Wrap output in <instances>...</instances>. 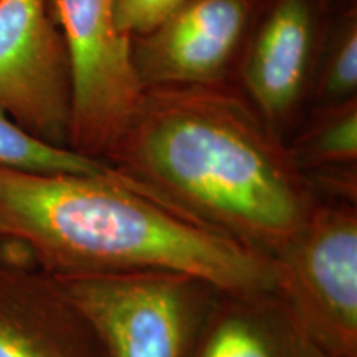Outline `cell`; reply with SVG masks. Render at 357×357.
I'll return each mask as SVG.
<instances>
[{
  "label": "cell",
  "instance_id": "9a60e30c",
  "mask_svg": "<svg viewBox=\"0 0 357 357\" xmlns=\"http://www.w3.org/2000/svg\"><path fill=\"white\" fill-rule=\"evenodd\" d=\"M3 250H6V243H3V242H2V240H0V253H2V252H3Z\"/></svg>",
  "mask_w": 357,
  "mask_h": 357
},
{
  "label": "cell",
  "instance_id": "277c9868",
  "mask_svg": "<svg viewBox=\"0 0 357 357\" xmlns=\"http://www.w3.org/2000/svg\"><path fill=\"white\" fill-rule=\"evenodd\" d=\"M58 280L93 324L108 357H187L220 293L194 276L167 271Z\"/></svg>",
  "mask_w": 357,
  "mask_h": 357
},
{
  "label": "cell",
  "instance_id": "ba28073f",
  "mask_svg": "<svg viewBox=\"0 0 357 357\" xmlns=\"http://www.w3.org/2000/svg\"><path fill=\"white\" fill-rule=\"evenodd\" d=\"M0 253V357H108L60 280L13 245Z\"/></svg>",
  "mask_w": 357,
  "mask_h": 357
},
{
  "label": "cell",
  "instance_id": "5b68a950",
  "mask_svg": "<svg viewBox=\"0 0 357 357\" xmlns=\"http://www.w3.org/2000/svg\"><path fill=\"white\" fill-rule=\"evenodd\" d=\"M70 61L68 149L102 160L137 108L142 88L116 0H52Z\"/></svg>",
  "mask_w": 357,
  "mask_h": 357
},
{
  "label": "cell",
  "instance_id": "3957f363",
  "mask_svg": "<svg viewBox=\"0 0 357 357\" xmlns=\"http://www.w3.org/2000/svg\"><path fill=\"white\" fill-rule=\"evenodd\" d=\"M273 293L331 357H357L356 204L318 200L270 255Z\"/></svg>",
  "mask_w": 357,
  "mask_h": 357
},
{
  "label": "cell",
  "instance_id": "9c48e42d",
  "mask_svg": "<svg viewBox=\"0 0 357 357\" xmlns=\"http://www.w3.org/2000/svg\"><path fill=\"white\" fill-rule=\"evenodd\" d=\"M314 30L310 0H276L263 17L245 58L247 98L281 139L305 88Z\"/></svg>",
  "mask_w": 357,
  "mask_h": 357
},
{
  "label": "cell",
  "instance_id": "5bb4252c",
  "mask_svg": "<svg viewBox=\"0 0 357 357\" xmlns=\"http://www.w3.org/2000/svg\"><path fill=\"white\" fill-rule=\"evenodd\" d=\"M187 0H116V24L128 38L149 33Z\"/></svg>",
  "mask_w": 357,
  "mask_h": 357
},
{
  "label": "cell",
  "instance_id": "6da1fadb",
  "mask_svg": "<svg viewBox=\"0 0 357 357\" xmlns=\"http://www.w3.org/2000/svg\"><path fill=\"white\" fill-rule=\"evenodd\" d=\"M102 162L172 211L266 257L319 200L284 139L225 82L144 89Z\"/></svg>",
  "mask_w": 357,
  "mask_h": 357
},
{
  "label": "cell",
  "instance_id": "7a4b0ae2",
  "mask_svg": "<svg viewBox=\"0 0 357 357\" xmlns=\"http://www.w3.org/2000/svg\"><path fill=\"white\" fill-rule=\"evenodd\" d=\"M0 240L56 278L167 271L273 291L270 257L106 176L0 167Z\"/></svg>",
  "mask_w": 357,
  "mask_h": 357
},
{
  "label": "cell",
  "instance_id": "30bf717a",
  "mask_svg": "<svg viewBox=\"0 0 357 357\" xmlns=\"http://www.w3.org/2000/svg\"><path fill=\"white\" fill-rule=\"evenodd\" d=\"M187 357H331L273 291L218 293Z\"/></svg>",
  "mask_w": 357,
  "mask_h": 357
},
{
  "label": "cell",
  "instance_id": "8fae6325",
  "mask_svg": "<svg viewBox=\"0 0 357 357\" xmlns=\"http://www.w3.org/2000/svg\"><path fill=\"white\" fill-rule=\"evenodd\" d=\"M288 149L316 195L324 189L331 200L356 204V98L326 105Z\"/></svg>",
  "mask_w": 357,
  "mask_h": 357
},
{
  "label": "cell",
  "instance_id": "8992f818",
  "mask_svg": "<svg viewBox=\"0 0 357 357\" xmlns=\"http://www.w3.org/2000/svg\"><path fill=\"white\" fill-rule=\"evenodd\" d=\"M0 108L33 137L68 149L70 61L52 0H0Z\"/></svg>",
  "mask_w": 357,
  "mask_h": 357
},
{
  "label": "cell",
  "instance_id": "52a82bcc",
  "mask_svg": "<svg viewBox=\"0 0 357 357\" xmlns=\"http://www.w3.org/2000/svg\"><path fill=\"white\" fill-rule=\"evenodd\" d=\"M260 0H187L149 33L132 38L131 55L147 88L222 83Z\"/></svg>",
  "mask_w": 357,
  "mask_h": 357
},
{
  "label": "cell",
  "instance_id": "4fadbf2b",
  "mask_svg": "<svg viewBox=\"0 0 357 357\" xmlns=\"http://www.w3.org/2000/svg\"><path fill=\"white\" fill-rule=\"evenodd\" d=\"M357 89V22L356 13L347 17L331 45L319 96L324 105L356 98Z\"/></svg>",
  "mask_w": 357,
  "mask_h": 357
},
{
  "label": "cell",
  "instance_id": "7c38bea8",
  "mask_svg": "<svg viewBox=\"0 0 357 357\" xmlns=\"http://www.w3.org/2000/svg\"><path fill=\"white\" fill-rule=\"evenodd\" d=\"M0 167L35 172H70L106 176L113 171L102 160L37 139L0 108Z\"/></svg>",
  "mask_w": 357,
  "mask_h": 357
}]
</instances>
